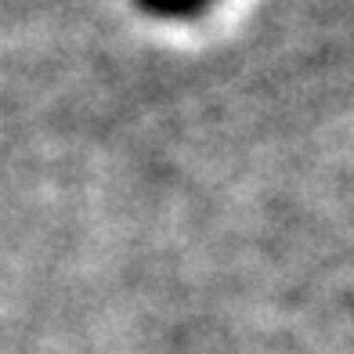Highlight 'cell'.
Here are the masks:
<instances>
[{
    "instance_id": "obj_1",
    "label": "cell",
    "mask_w": 354,
    "mask_h": 354,
    "mask_svg": "<svg viewBox=\"0 0 354 354\" xmlns=\"http://www.w3.org/2000/svg\"><path fill=\"white\" fill-rule=\"evenodd\" d=\"M214 0H138V8L152 19H170V22H181V19H196L210 8Z\"/></svg>"
}]
</instances>
